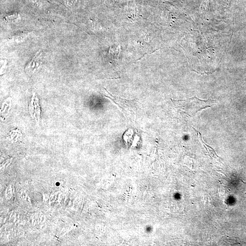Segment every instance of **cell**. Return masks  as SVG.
Wrapping results in <instances>:
<instances>
[{
    "mask_svg": "<svg viewBox=\"0 0 246 246\" xmlns=\"http://www.w3.org/2000/svg\"><path fill=\"white\" fill-rule=\"evenodd\" d=\"M66 4L68 6H74L75 5L76 1H77V0H65Z\"/></svg>",
    "mask_w": 246,
    "mask_h": 246,
    "instance_id": "3",
    "label": "cell"
},
{
    "mask_svg": "<svg viewBox=\"0 0 246 246\" xmlns=\"http://www.w3.org/2000/svg\"><path fill=\"white\" fill-rule=\"evenodd\" d=\"M178 102L181 113L184 114V117L188 118L194 117L199 111L210 107L208 105L207 101L201 100L196 97Z\"/></svg>",
    "mask_w": 246,
    "mask_h": 246,
    "instance_id": "1",
    "label": "cell"
},
{
    "mask_svg": "<svg viewBox=\"0 0 246 246\" xmlns=\"http://www.w3.org/2000/svg\"><path fill=\"white\" fill-rule=\"evenodd\" d=\"M39 54L40 51H39L34 56V58H32L30 62L26 66V71H27V72H31L34 69L35 65L36 59L37 58H39Z\"/></svg>",
    "mask_w": 246,
    "mask_h": 246,
    "instance_id": "2",
    "label": "cell"
}]
</instances>
